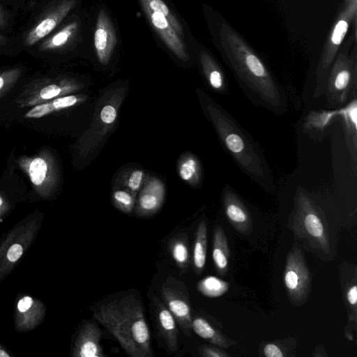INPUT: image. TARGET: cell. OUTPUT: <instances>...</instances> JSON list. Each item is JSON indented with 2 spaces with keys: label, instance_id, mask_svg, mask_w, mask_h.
Returning a JSON list of instances; mask_svg holds the SVG:
<instances>
[{
  "label": "cell",
  "instance_id": "9",
  "mask_svg": "<svg viewBox=\"0 0 357 357\" xmlns=\"http://www.w3.org/2000/svg\"><path fill=\"white\" fill-rule=\"evenodd\" d=\"M83 88V84L67 76H45L26 84L15 98L20 108L33 107L52 99L73 94Z\"/></svg>",
  "mask_w": 357,
  "mask_h": 357
},
{
  "label": "cell",
  "instance_id": "1",
  "mask_svg": "<svg viewBox=\"0 0 357 357\" xmlns=\"http://www.w3.org/2000/svg\"><path fill=\"white\" fill-rule=\"evenodd\" d=\"M220 51L240 84L257 101L276 114L284 109L283 94L268 67L227 22L218 29Z\"/></svg>",
  "mask_w": 357,
  "mask_h": 357
},
{
  "label": "cell",
  "instance_id": "33",
  "mask_svg": "<svg viewBox=\"0 0 357 357\" xmlns=\"http://www.w3.org/2000/svg\"><path fill=\"white\" fill-rule=\"evenodd\" d=\"M137 195L120 186H115L112 193L114 206L121 212L129 214L134 211Z\"/></svg>",
  "mask_w": 357,
  "mask_h": 357
},
{
  "label": "cell",
  "instance_id": "6",
  "mask_svg": "<svg viewBox=\"0 0 357 357\" xmlns=\"http://www.w3.org/2000/svg\"><path fill=\"white\" fill-rule=\"evenodd\" d=\"M357 0H343L329 31L316 68V87L314 96L324 93L329 69L344 41L351 25L356 24Z\"/></svg>",
  "mask_w": 357,
  "mask_h": 357
},
{
  "label": "cell",
  "instance_id": "35",
  "mask_svg": "<svg viewBox=\"0 0 357 357\" xmlns=\"http://www.w3.org/2000/svg\"><path fill=\"white\" fill-rule=\"evenodd\" d=\"M23 73L22 67L9 68L0 72V99L13 88Z\"/></svg>",
  "mask_w": 357,
  "mask_h": 357
},
{
  "label": "cell",
  "instance_id": "28",
  "mask_svg": "<svg viewBox=\"0 0 357 357\" xmlns=\"http://www.w3.org/2000/svg\"><path fill=\"white\" fill-rule=\"evenodd\" d=\"M180 178L190 185L197 186L202 178V168L198 158L192 153L183 154L178 162Z\"/></svg>",
  "mask_w": 357,
  "mask_h": 357
},
{
  "label": "cell",
  "instance_id": "14",
  "mask_svg": "<svg viewBox=\"0 0 357 357\" xmlns=\"http://www.w3.org/2000/svg\"><path fill=\"white\" fill-rule=\"evenodd\" d=\"M45 314L46 306L41 300L27 294L19 295L15 305V328L20 333L33 331L43 322Z\"/></svg>",
  "mask_w": 357,
  "mask_h": 357
},
{
  "label": "cell",
  "instance_id": "41",
  "mask_svg": "<svg viewBox=\"0 0 357 357\" xmlns=\"http://www.w3.org/2000/svg\"><path fill=\"white\" fill-rule=\"evenodd\" d=\"M8 37L0 33V50H4L6 47L12 45V43Z\"/></svg>",
  "mask_w": 357,
  "mask_h": 357
},
{
  "label": "cell",
  "instance_id": "24",
  "mask_svg": "<svg viewBox=\"0 0 357 357\" xmlns=\"http://www.w3.org/2000/svg\"><path fill=\"white\" fill-rule=\"evenodd\" d=\"M200 62L203 73L210 87L216 93L227 91L226 77L220 65L205 50L200 52Z\"/></svg>",
  "mask_w": 357,
  "mask_h": 357
},
{
  "label": "cell",
  "instance_id": "32",
  "mask_svg": "<svg viewBox=\"0 0 357 357\" xmlns=\"http://www.w3.org/2000/svg\"><path fill=\"white\" fill-rule=\"evenodd\" d=\"M229 284L215 276H207L197 283L198 291L209 298L220 297L229 289Z\"/></svg>",
  "mask_w": 357,
  "mask_h": 357
},
{
  "label": "cell",
  "instance_id": "23",
  "mask_svg": "<svg viewBox=\"0 0 357 357\" xmlns=\"http://www.w3.org/2000/svg\"><path fill=\"white\" fill-rule=\"evenodd\" d=\"M58 27L33 47H36L38 52L43 54L61 51L70 43L77 33L78 23L74 21L59 29Z\"/></svg>",
  "mask_w": 357,
  "mask_h": 357
},
{
  "label": "cell",
  "instance_id": "3",
  "mask_svg": "<svg viewBox=\"0 0 357 357\" xmlns=\"http://www.w3.org/2000/svg\"><path fill=\"white\" fill-rule=\"evenodd\" d=\"M94 318L131 357H152L151 335L141 301L126 295L99 305Z\"/></svg>",
  "mask_w": 357,
  "mask_h": 357
},
{
  "label": "cell",
  "instance_id": "20",
  "mask_svg": "<svg viewBox=\"0 0 357 357\" xmlns=\"http://www.w3.org/2000/svg\"><path fill=\"white\" fill-rule=\"evenodd\" d=\"M223 205L229 222L239 232L247 233L252 229L251 215L238 195L226 185L223 190Z\"/></svg>",
  "mask_w": 357,
  "mask_h": 357
},
{
  "label": "cell",
  "instance_id": "11",
  "mask_svg": "<svg viewBox=\"0 0 357 357\" xmlns=\"http://www.w3.org/2000/svg\"><path fill=\"white\" fill-rule=\"evenodd\" d=\"M284 282L289 301L294 305H301L307 301L310 293L311 279L303 252L298 245L287 255Z\"/></svg>",
  "mask_w": 357,
  "mask_h": 357
},
{
  "label": "cell",
  "instance_id": "29",
  "mask_svg": "<svg viewBox=\"0 0 357 357\" xmlns=\"http://www.w3.org/2000/svg\"><path fill=\"white\" fill-rule=\"evenodd\" d=\"M207 251V227L202 220L197 228L192 253V266L197 274H200L206 264Z\"/></svg>",
  "mask_w": 357,
  "mask_h": 357
},
{
  "label": "cell",
  "instance_id": "21",
  "mask_svg": "<svg viewBox=\"0 0 357 357\" xmlns=\"http://www.w3.org/2000/svg\"><path fill=\"white\" fill-rule=\"evenodd\" d=\"M340 116L342 120L347 149L350 153L353 166L357 163V101L354 97L344 107L340 108Z\"/></svg>",
  "mask_w": 357,
  "mask_h": 357
},
{
  "label": "cell",
  "instance_id": "34",
  "mask_svg": "<svg viewBox=\"0 0 357 357\" xmlns=\"http://www.w3.org/2000/svg\"><path fill=\"white\" fill-rule=\"evenodd\" d=\"M142 5L148 6L152 11L163 14L179 36H183L182 25L162 0H139Z\"/></svg>",
  "mask_w": 357,
  "mask_h": 357
},
{
  "label": "cell",
  "instance_id": "27",
  "mask_svg": "<svg viewBox=\"0 0 357 357\" xmlns=\"http://www.w3.org/2000/svg\"><path fill=\"white\" fill-rule=\"evenodd\" d=\"M167 248L176 266L182 271L188 270L190 265L188 235L181 233L174 236L168 241Z\"/></svg>",
  "mask_w": 357,
  "mask_h": 357
},
{
  "label": "cell",
  "instance_id": "7",
  "mask_svg": "<svg viewBox=\"0 0 357 357\" xmlns=\"http://www.w3.org/2000/svg\"><path fill=\"white\" fill-rule=\"evenodd\" d=\"M17 163L40 197L48 199L55 195L60 183V169L56 156L49 149H42L31 156L20 155Z\"/></svg>",
  "mask_w": 357,
  "mask_h": 357
},
{
  "label": "cell",
  "instance_id": "42",
  "mask_svg": "<svg viewBox=\"0 0 357 357\" xmlns=\"http://www.w3.org/2000/svg\"><path fill=\"white\" fill-rule=\"evenodd\" d=\"M13 354L9 352V351L0 343V357H10Z\"/></svg>",
  "mask_w": 357,
  "mask_h": 357
},
{
  "label": "cell",
  "instance_id": "19",
  "mask_svg": "<svg viewBox=\"0 0 357 357\" xmlns=\"http://www.w3.org/2000/svg\"><path fill=\"white\" fill-rule=\"evenodd\" d=\"M117 42L115 31L105 10L98 15L94 33V46L99 62L106 65L110 60Z\"/></svg>",
  "mask_w": 357,
  "mask_h": 357
},
{
  "label": "cell",
  "instance_id": "37",
  "mask_svg": "<svg viewBox=\"0 0 357 357\" xmlns=\"http://www.w3.org/2000/svg\"><path fill=\"white\" fill-rule=\"evenodd\" d=\"M266 357H283L284 355L280 348L274 344H268L264 349Z\"/></svg>",
  "mask_w": 357,
  "mask_h": 357
},
{
  "label": "cell",
  "instance_id": "40",
  "mask_svg": "<svg viewBox=\"0 0 357 357\" xmlns=\"http://www.w3.org/2000/svg\"><path fill=\"white\" fill-rule=\"evenodd\" d=\"M10 204L7 199L0 192V219L10 210Z\"/></svg>",
  "mask_w": 357,
  "mask_h": 357
},
{
  "label": "cell",
  "instance_id": "18",
  "mask_svg": "<svg viewBox=\"0 0 357 357\" xmlns=\"http://www.w3.org/2000/svg\"><path fill=\"white\" fill-rule=\"evenodd\" d=\"M142 6L155 30L168 48L180 59L184 61H188L190 56L183 40L166 17L161 13L152 11L145 5Z\"/></svg>",
  "mask_w": 357,
  "mask_h": 357
},
{
  "label": "cell",
  "instance_id": "15",
  "mask_svg": "<svg viewBox=\"0 0 357 357\" xmlns=\"http://www.w3.org/2000/svg\"><path fill=\"white\" fill-rule=\"evenodd\" d=\"M151 304L158 335L164 342L167 353L172 354L178 349V329L176 321L162 301L158 297H153Z\"/></svg>",
  "mask_w": 357,
  "mask_h": 357
},
{
  "label": "cell",
  "instance_id": "38",
  "mask_svg": "<svg viewBox=\"0 0 357 357\" xmlns=\"http://www.w3.org/2000/svg\"><path fill=\"white\" fill-rule=\"evenodd\" d=\"M347 299L349 305L356 310L357 303V287L356 284L351 286L347 292Z\"/></svg>",
  "mask_w": 357,
  "mask_h": 357
},
{
  "label": "cell",
  "instance_id": "8",
  "mask_svg": "<svg viewBox=\"0 0 357 357\" xmlns=\"http://www.w3.org/2000/svg\"><path fill=\"white\" fill-rule=\"evenodd\" d=\"M42 218L31 215L16 224L0 244V282L14 269L35 241Z\"/></svg>",
  "mask_w": 357,
  "mask_h": 357
},
{
  "label": "cell",
  "instance_id": "17",
  "mask_svg": "<svg viewBox=\"0 0 357 357\" xmlns=\"http://www.w3.org/2000/svg\"><path fill=\"white\" fill-rule=\"evenodd\" d=\"M101 331L93 321H86L80 327L72 347L73 357H105L100 344Z\"/></svg>",
  "mask_w": 357,
  "mask_h": 357
},
{
  "label": "cell",
  "instance_id": "36",
  "mask_svg": "<svg viewBox=\"0 0 357 357\" xmlns=\"http://www.w3.org/2000/svg\"><path fill=\"white\" fill-rule=\"evenodd\" d=\"M199 354L204 357H227L224 351L213 347L202 345L199 348Z\"/></svg>",
  "mask_w": 357,
  "mask_h": 357
},
{
  "label": "cell",
  "instance_id": "4",
  "mask_svg": "<svg viewBox=\"0 0 357 357\" xmlns=\"http://www.w3.org/2000/svg\"><path fill=\"white\" fill-rule=\"evenodd\" d=\"M356 80V26H354L340 45L327 75L324 93L327 105L335 109L345 104Z\"/></svg>",
  "mask_w": 357,
  "mask_h": 357
},
{
  "label": "cell",
  "instance_id": "25",
  "mask_svg": "<svg viewBox=\"0 0 357 357\" xmlns=\"http://www.w3.org/2000/svg\"><path fill=\"white\" fill-rule=\"evenodd\" d=\"M340 116L339 109L315 112L306 116L303 123V130L312 137H323L324 132L336 117Z\"/></svg>",
  "mask_w": 357,
  "mask_h": 357
},
{
  "label": "cell",
  "instance_id": "12",
  "mask_svg": "<svg viewBox=\"0 0 357 357\" xmlns=\"http://www.w3.org/2000/svg\"><path fill=\"white\" fill-rule=\"evenodd\" d=\"M296 226L301 227L302 234H305L307 238L312 241L324 250H328L326 231L324 225V218L318 207L303 191L298 188L295 197Z\"/></svg>",
  "mask_w": 357,
  "mask_h": 357
},
{
  "label": "cell",
  "instance_id": "30",
  "mask_svg": "<svg viewBox=\"0 0 357 357\" xmlns=\"http://www.w3.org/2000/svg\"><path fill=\"white\" fill-rule=\"evenodd\" d=\"M192 328L197 335L213 344L225 348L229 347L224 336L202 317L192 318Z\"/></svg>",
  "mask_w": 357,
  "mask_h": 357
},
{
  "label": "cell",
  "instance_id": "31",
  "mask_svg": "<svg viewBox=\"0 0 357 357\" xmlns=\"http://www.w3.org/2000/svg\"><path fill=\"white\" fill-rule=\"evenodd\" d=\"M147 176L141 169H127L118 176L116 186H120L137 195Z\"/></svg>",
  "mask_w": 357,
  "mask_h": 357
},
{
  "label": "cell",
  "instance_id": "10",
  "mask_svg": "<svg viewBox=\"0 0 357 357\" xmlns=\"http://www.w3.org/2000/svg\"><path fill=\"white\" fill-rule=\"evenodd\" d=\"M77 0H58L47 6L24 32L21 47L31 48L54 31L75 6Z\"/></svg>",
  "mask_w": 357,
  "mask_h": 357
},
{
  "label": "cell",
  "instance_id": "22",
  "mask_svg": "<svg viewBox=\"0 0 357 357\" xmlns=\"http://www.w3.org/2000/svg\"><path fill=\"white\" fill-rule=\"evenodd\" d=\"M87 99L83 94H69L33 106L24 114L27 119H39L54 112L79 105Z\"/></svg>",
  "mask_w": 357,
  "mask_h": 357
},
{
  "label": "cell",
  "instance_id": "13",
  "mask_svg": "<svg viewBox=\"0 0 357 357\" xmlns=\"http://www.w3.org/2000/svg\"><path fill=\"white\" fill-rule=\"evenodd\" d=\"M162 302L174 316L185 335L191 334L192 320L189 294L184 283L168 277L161 286Z\"/></svg>",
  "mask_w": 357,
  "mask_h": 357
},
{
  "label": "cell",
  "instance_id": "2",
  "mask_svg": "<svg viewBox=\"0 0 357 357\" xmlns=\"http://www.w3.org/2000/svg\"><path fill=\"white\" fill-rule=\"evenodd\" d=\"M202 108L227 151L257 184L268 189L274 181L263 152L250 135L202 89L197 90Z\"/></svg>",
  "mask_w": 357,
  "mask_h": 357
},
{
  "label": "cell",
  "instance_id": "16",
  "mask_svg": "<svg viewBox=\"0 0 357 357\" xmlns=\"http://www.w3.org/2000/svg\"><path fill=\"white\" fill-rule=\"evenodd\" d=\"M165 197L163 182L156 176L146 177L136 199L134 212L139 217H149L162 207Z\"/></svg>",
  "mask_w": 357,
  "mask_h": 357
},
{
  "label": "cell",
  "instance_id": "26",
  "mask_svg": "<svg viewBox=\"0 0 357 357\" xmlns=\"http://www.w3.org/2000/svg\"><path fill=\"white\" fill-rule=\"evenodd\" d=\"M212 257L217 271L224 275L227 269L229 250L227 237L220 225L215 227L213 233Z\"/></svg>",
  "mask_w": 357,
  "mask_h": 357
},
{
  "label": "cell",
  "instance_id": "5",
  "mask_svg": "<svg viewBox=\"0 0 357 357\" xmlns=\"http://www.w3.org/2000/svg\"><path fill=\"white\" fill-rule=\"evenodd\" d=\"M126 94L125 86L108 89L96 105L91 124L79 137L75 153L86 159L98 150L116 123L120 107Z\"/></svg>",
  "mask_w": 357,
  "mask_h": 357
},
{
  "label": "cell",
  "instance_id": "39",
  "mask_svg": "<svg viewBox=\"0 0 357 357\" xmlns=\"http://www.w3.org/2000/svg\"><path fill=\"white\" fill-rule=\"evenodd\" d=\"M9 24V17L3 7L0 3V29L4 30L6 29Z\"/></svg>",
  "mask_w": 357,
  "mask_h": 357
}]
</instances>
